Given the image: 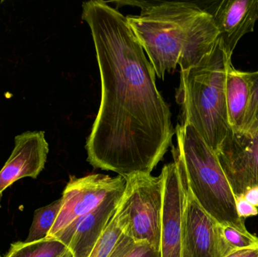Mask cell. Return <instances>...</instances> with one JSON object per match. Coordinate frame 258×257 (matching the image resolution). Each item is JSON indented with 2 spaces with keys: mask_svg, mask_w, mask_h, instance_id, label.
<instances>
[{
  "mask_svg": "<svg viewBox=\"0 0 258 257\" xmlns=\"http://www.w3.org/2000/svg\"><path fill=\"white\" fill-rule=\"evenodd\" d=\"M82 17L90 27L101 81V105L86 142L88 161L123 178L151 174L175 134L154 69L119 11L93 0L83 3Z\"/></svg>",
  "mask_w": 258,
  "mask_h": 257,
  "instance_id": "obj_1",
  "label": "cell"
},
{
  "mask_svg": "<svg viewBox=\"0 0 258 257\" xmlns=\"http://www.w3.org/2000/svg\"><path fill=\"white\" fill-rule=\"evenodd\" d=\"M133 3L141 8V14L128 15L127 21L161 79L177 64L180 71L197 66L219 42L212 14L194 3Z\"/></svg>",
  "mask_w": 258,
  "mask_h": 257,
  "instance_id": "obj_2",
  "label": "cell"
},
{
  "mask_svg": "<svg viewBox=\"0 0 258 257\" xmlns=\"http://www.w3.org/2000/svg\"><path fill=\"white\" fill-rule=\"evenodd\" d=\"M231 57L221 42L198 65L180 71L176 99L181 123L189 125L216 153L230 129L226 102L227 66Z\"/></svg>",
  "mask_w": 258,
  "mask_h": 257,
  "instance_id": "obj_3",
  "label": "cell"
},
{
  "mask_svg": "<svg viewBox=\"0 0 258 257\" xmlns=\"http://www.w3.org/2000/svg\"><path fill=\"white\" fill-rule=\"evenodd\" d=\"M177 146L173 156L189 191L200 206L221 226L247 232L244 219L216 153L189 125L175 128Z\"/></svg>",
  "mask_w": 258,
  "mask_h": 257,
  "instance_id": "obj_4",
  "label": "cell"
},
{
  "mask_svg": "<svg viewBox=\"0 0 258 257\" xmlns=\"http://www.w3.org/2000/svg\"><path fill=\"white\" fill-rule=\"evenodd\" d=\"M125 187L115 212L124 235L160 250L164 179L150 174L125 177Z\"/></svg>",
  "mask_w": 258,
  "mask_h": 257,
  "instance_id": "obj_5",
  "label": "cell"
},
{
  "mask_svg": "<svg viewBox=\"0 0 258 257\" xmlns=\"http://www.w3.org/2000/svg\"><path fill=\"white\" fill-rule=\"evenodd\" d=\"M123 177L89 175L83 178L71 177L62 196V205L47 238H54L68 226L96 209L107 197L125 188Z\"/></svg>",
  "mask_w": 258,
  "mask_h": 257,
  "instance_id": "obj_6",
  "label": "cell"
},
{
  "mask_svg": "<svg viewBox=\"0 0 258 257\" xmlns=\"http://www.w3.org/2000/svg\"><path fill=\"white\" fill-rule=\"evenodd\" d=\"M216 155L236 199L258 190V128H230Z\"/></svg>",
  "mask_w": 258,
  "mask_h": 257,
  "instance_id": "obj_7",
  "label": "cell"
},
{
  "mask_svg": "<svg viewBox=\"0 0 258 257\" xmlns=\"http://www.w3.org/2000/svg\"><path fill=\"white\" fill-rule=\"evenodd\" d=\"M183 181L185 200L181 257L227 256L232 251L223 235L222 226L200 206Z\"/></svg>",
  "mask_w": 258,
  "mask_h": 257,
  "instance_id": "obj_8",
  "label": "cell"
},
{
  "mask_svg": "<svg viewBox=\"0 0 258 257\" xmlns=\"http://www.w3.org/2000/svg\"><path fill=\"white\" fill-rule=\"evenodd\" d=\"M163 203L161 221L162 257H181L185 184L177 161L162 167Z\"/></svg>",
  "mask_w": 258,
  "mask_h": 257,
  "instance_id": "obj_9",
  "label": "cell"
},
{
  "mask_svg": "<svg viewBox=\"0 0 258 257\" xmlns=\"http://www.w3.org/2000/svg\"><path fill=\"white\" fill-rule=\"evenodd\" d=\"M49 146L44 131H26L17 135L15 147L0 170V207L3 192L24 178L36 179L45 167Z\"/></svg>",
  "mask_w": 258,
  "mask_h": 257,
  "instance_id": "obj_10",
  "label": "cell"
},
{
  "mask_svg": "<svg viewBox=\"0 0 258 257\" xmlns=\"http://www.w3.org/2000/svg\"><path fill=\"white\" fill-rule=\"evenodd\" d=\"M124 189L110 195L96 209L71 223L54 239L65 244L72 257H89L114 215Z\"/></svg>",
  "mask_w": 258,
  "mask_h": 257,
  "instance_id": "obj_11",
  "label": "cell"
},
{
  "mask_svg": "<svg viewBox=\"0 0 258 257\" xmlns=\"http://www.w3.org/2000/svg\"><path fill=\"white\" fill-rule=\"evenodd\" d=\"M220 33V42L232 57L239 39L254 31L258 19V0H223L210 12Z\"/></svg>",
  "mask_w": 258,
  "mask_h": 257,
  "instance_id": "obj_12",
  "label": "cell"
},
{
  "mask_svg": "<svg viewBox=\"0 0 258 257\" xmlns=\"http://www.w3.org/2000/svg\"><path fill=\"white\" fill-rule=\"evenodd\" d=\"M225 93L230 128L239 130L249 104L251 82L248 72L235 69L231 60L227 63Z\"/></svg>",
  "mask_w": 258,
  "mask_h": 257,
  "instance_id": "obj_13",
  "label": "cell"
},
{
  "mask_svg": "<svg viewBox=\"0 0 258 257\" xmlns=\"http://www.w3.org/2000/svg\"><path fill=\"white\" fill-rule=\"evenodd\" d=\"M67 250L61 241L45 238L33 242L14 243L6 257H60Z\"/></svg>",
  "mask_w": 258,
  "mask_h": 257,
  "instance_id": "obj_14",
  "label": "cell"
},
{
  "mask_svg": "<svg viewBox=\"0 0 258 257\" xmlns=\"http://www.w3.org/2000/svg\"><path fill=\"white\" fill-rule=\"evenodd\" d=\"M62 199L39 208L34 212L33 221L25 242H33L46 238L61 208Z\"/></svg>",
  "mask_w": 258,
  "mask_h": 257,
  "instance_id": "obj_15",
  "label": "cell"
},
{
  "mask_svg": "<svg viewBox=\"0 0 258 257\" xmlns=\"http://www.w3.org/2000/svg\"><path fill=\"white\" fill-rule=\"evenodd\" d=\"M109 257H162L160 250L147 242H136L122 234Z\"/></svg>",
  "mask_w": 258,
  "mask_h": 257,
  "instance_id": "obj_16",
  "label": "cell"
},
{
  "mask_svg": "<svg viewBox=\"0 0 258 257\" xmlns=\"http://www.w3.org/2000/svg\"><path fill=\"white\" fill-rule=\"evenodd\" d=\"M122 234L114 214L89 257H109Z\"/></svg>",
  "mask_w": 258,
  "mask_h": 257,
  "instance_id": "obj_17",
  "label": "cell"
},
{
  "mask_svg": "<svg viewBox=\"0 0 258 257\" xmlns=\"http://www.w3.org/2000/svg\"><path fill=\"white\" fill-rule=\"evenodd\" d=\"M223 235L231 251L258 246V237L248 231L242 232L230 226H222Z\"/></svg>",
  "mask_w": 258,
  "mask_h": 257,
  "instance_id": "obj_18",
  "label": "cell"
},
{
  "mask_svg": "<svg viewBox=\"0 0 258 257\" xmlns=\"http://www.w3.org/2000/svg\"><path fill=\"white\" fill-rule=\"evenodd\" d=\"M251 82V97L240 129L247 131L258 128V71L248 72Z\"/></svg>",
  "mask_w": 258,
  "mask_h": 257,
  "instance_id": "obj_19",
  "label": "cell"
},
{
  "mask_svg": "<svg viewBox=\"0 0 258 257\" xmlns=\"http://www.w3.org/2000/svg\"><path fill=\"white\" fill-rule=\"evenodd\" d=\"M236 209L237 213L241 218L244 219L246 217H254L258 215V210L255 206L250 203L249 202L243 198H238L236 199Z\"/></svg>",
  "mask_w": 258,
  "mask_h": 257,
  "instance_id": "obj_20",
  "label": "cell"
},
{
  "mask_svg": "<svg viewBox=\"0 0 258 257\" xmlns=\"http://www.w3.org/2000/svg\"><path fill=\"white\" fill-rule=\"evenodd\" d=\"M224 257H258V246L251 248L233 250Z\"/></svg>",
  "mask_w": 258,
  "mask_h": 257,
  "instance_id": "obj_21",
  "label": "cell"
},
{
  "mask_svg": "<svg viewBox=\"0 0 258 257\" xmlns=\"http://www.w3.org/2000/svg\"><path fill=\"white\" fill-rule=\"evenodd\" d=\"M60 257H72V255H71V252L68 250L64 253H63V255H62V256H60Z\"/></svg>",
  "mask_w": 258,
  "mask_h": 257,
  "instance_id": "obj_22",
  "label": "cell"
},
{
  "mask_svg": "<svg viewBox=\"0 0 258 257\" xmlns=\"http://www.w3.org/2000/svg\"><path fill=\"white\" fill-rule=\"evenodd\" d=\"M0 257H2V256H0Z\"/></svg>",
  "mask_w": 258,
  "mask_h": 257,
  "instance_id": "obj_23",
  "label": "cell"
}]
</instances>
